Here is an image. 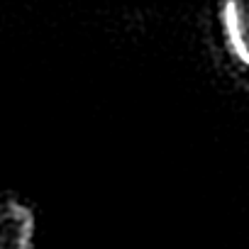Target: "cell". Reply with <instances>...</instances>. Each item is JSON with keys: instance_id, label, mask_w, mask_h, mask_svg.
I'll list each match as a JSON object with an SVG mask.
<instances>
[{"instance_id": "obj_1", "label": "cell", "mask_w": 249, "mask_h": 249, "mask_svg": "<svg viewBox=\"0 0 249 249\" xmlns=\"http://www.w3.org/2000/svg\"><path fill=\"white\" fill-rule=\"evenodd\" d=\"M35 213L18 198L0 200V249H32Z\"/></svg>"}, {"instance_id": "obj_2", "label": "cell", "mask_w": 249, "mask_h": 249, "mask_svg": "<svg viewBox=\"0 0 249 249\" xmlns=\"http://www.w3.org/2000/svg\"><path fill=\"white\" fill-rule=\"evenodd\" d=\"M220 25L232 56L249 69V0H230L220 8Z\"/></svg>"}]
</instances>
